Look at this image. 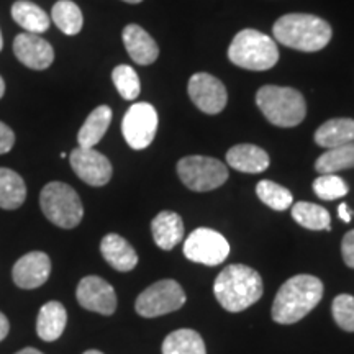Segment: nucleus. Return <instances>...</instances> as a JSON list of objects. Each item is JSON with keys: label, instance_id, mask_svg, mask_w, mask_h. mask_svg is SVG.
<instances>
[{"label": "nucleus", "instance_id": "obj_1", "mask_svg": "<svg viewBox=\"0 0 354 354\" xmlns=\"http://www.w3.org/2000/svg\"><path fill=\"white\" fill-rule=\"evenodd\" d=\"M323 297L322 281L310 274L290 277L277 292L272 304V320L292 325L302 320Z\"/></svg>", "mask_w": 354, "mask_h": 354}, {"label": "nucleus", "instance_id": "obj_28", "mask_svg": "<svg viewBox=\"0 0 354 354\" xmlns=\"http://www.w3.org/2000/svg\"><path fill=\"white\" fill-rule=\"evenodd\" d=\"M51 19L64 35L74 37L82 30L84 17L81 8L71 0H59L51 10Z\"/></svg>", "mask_w": 354, "mask_h": 354}, {"label": "nucleus", "instance_id": "obj_30", "mask_svg": "<svg viewBox=\"0 0 354 354\" xmlns=\"http://www.w3.org/2000/svg\"><path fill=\"white\" fill-rule=\"evenodd\" d=\"M112 81L117 87L118 94H120L125 100H135L138 99L141 84L136 71L127 64H120L113 69Z\"/></svg>", "mask_w": 354, "mask_h": 354}, {"label": "nucleus", "instance_id": "obj_26", "mask_svg": "<svg viewBox=\"0 0 354 354\" xmlns=\"http://www.w3.org/2000/svg\"><path fill=\"white\" fill-rule=\"evenodd\" d=\"M292 218H294L300 227L307 230H328L331 228V218L328 210L317 203L310 202H297L292 205Z\"/></svg>", "mask_w": 354, "mask_h": 354}, {"label": "nucleus", "instance_id": "obj_27", "mask_svg": "<svg viewBox=\"0 0 354 354\" xmlns=\"http://www.w3.org/2000/svg\"><path fill=\"white\" fill-rule=\"evenodd\" d=\"M354 167V141L328 149L317 159L315 169L320 174H336L338 171Z\"/></svg>", "mask_w": 354, "mask_h": 354}, {"label": "nucleus", "instance_id": "obj_3", "mask_svg": "<svg viewBox=\"0 0 354 354\" xmlns=\"http://www.w3.org/2000/svg\"><path fill=\"white\" fill-rule=\"evenodd\" d=\"M274 38L297 51H320L331 39V26L320 17L310 13H289L281 17L272 28Z\"/></svg>", "mask_w": 354, "mask_h": 354}, {"label": "nucleus", "instance_id": "obj_12", "mask_svg": "<svg viewBox=\"0 0 354 354\" xmlns=\"http://www.w3.org/2000/svg\"><path fill=\"white\" fill-rule=\"evenodd\" d=\"M69 161L79 179L92 185V187H102L112 179L113 169L109 158H105L95 148H81L79 146L71 151Z\"/></svg>", "mask_w": 354, "mask_h": 354}, {"label": "nucleus", "instance_id": "obj_13", "mask_svg": "<svg viewBox=\"0 0 354 354\" xmlns=\"http://www.w3.org/2000/svg\"><path fill=\"white\" fill-rule=\"evenodd\" d=\"M76 297L81 307L100 315H112L117 310V294L113 287L99 276L84 277L77 286Z\"/></svg>", "mask_w": 354, "mask_h": 354}, {"label": "nucleus", "instance_id": "obj_18", "mask_svg": "<svg viewBox=\"0 0 354 354\" xmlns=\"http://www.w3.org/2000/svg\"><path fill=\"white\" fill-rule=\"evenodd\" d=\"M227 162L240 172L259 174L269 167V154L256 145H236L227 153Z\"/></svg>", "mask_w": 354, "mask_h": 354}, {"label": "nucleus", "instance_id": "obj_29", "mask_svg": "<svg viewBox=\"0 0 354 354\" xmlns=\"http://www.w3.org/2000/svg\"><path fill=\"white\" fill-rule=\"evenodd\" d=\"M256 194H258L261 202L277 212L287 210L294 202V196H292L290 190L272 183V180H261L256 185Z\"/></svg>", "mask_w": 354, "mask_h": 354}, {"label": "nucleus", "instance_id": "obj_23", "mask_svg": "<svg viewBox=\"0 0 354 354\" xmlns=\"http://www.w3.org/2000/svg\"><path fill=\"white\" fill-rule=\"evenodd\" d=\"M12 17L26 33L41 35L50 28L51 19L41 7L28 0H19L12 6Z\"/></svg>", "mask_w": 354, "mask_h": 354}, {"label": "nucleus", "instance_id": "obj_22", "mask_svg": "<svg viewBox=\"0 0 354 354\" xmlns=\"http://www.w3.org/2000/svg\"><path fill=\"white\" fill-rule=\"evenodd\" d=\"M110 122H112V109L107 105H100V107L92 110L77 133L79 146L81 148H95V145L107 133Z\"/></svg>", "mask_w": 354, "mask_h": 354}, {"label": "nucleus", "instance_id": "obj_34", "mask_svg": "<svg viewBox=\"0 0 354 354\" xmlns=\"http://www.w3.org/2000/svg\"><path fill=\"white\" fill-rule=\"evenodd\" d=\"M342 254L346 266L354 269V230L344 234L342 241Z\"/></svg>", "mask_w": 354, "mask_h": 354}, {"label": "nucleus", "instance_id": "obj_10", "mask_svg": "<svg viewBox=\"0 0 354 354\" xmlns=\"http://www.w3.org/2000/svg\"><path fill=\"white\" fill-rule=\"evenodd\" d=\"M230 245L223 234L212 228H197L184 243V256L194 263L218 266L228 258Z\"/></svg>", "mask_w": 354, "mask_h": 354}, {"label": "nucleus", "instance_id": "obj_16", "mask_svg": "<svg viewBox=\"0 0 354 354\" xmlns=\"http://www.w3.org/2000/svg\"><path fill=\"white\" fill-rule=\"evenodd\" d=\"M122 37L128 55H130V57L136 64L148 66L158 59L159 48L156 41L140 25H127Z\"/></svg>", "mask_w": 354, "mask_h": 354}, {"label": "nucleus", "instance_id": "obj_9", "mask_svg": "<svg viewBox=\"0 0 354 354\" xmlns=\"http://www.w3.org/2000/svg\"><path fill=\"white\" fill-rule=\"evenodd\" d=\"M158 131V112L148 102L133 104L122 122V133L133 149H145L153 143Z\"/></svg>", "mask_w": 354, "mask_h": 354}, {"label": "nucleus", "instance_id": "obj_21", "mask_svg": "<svg viewBox=\"0 0 354 354\" xmlns=\"http://www.w3.org/2000/svg\"><path fill=\"white\" fill-rule=\"evenodd\" d=\"M354 141V120L353 118H333L325 122L315 131V143L322 148L331 149Z\"/></svg>", "mask_w": 354, "mask_h": 354}, {"label": "nucleus", "instance_id": "obj_37", "mask_svg": "<svg viewBox=\"0 0 354 354\" xmlns=\"http://www.w3.org/2000/svg\"><path fill=\"white\" fill-rule=\"evenodd\" d=\"M15 354H43V353L38 351V349H35V348H24V349H20V351H17Z\"/></svg>", "mask_w": 354, "mask_h": 354}, {"label": "nucleus", "instance_id": "obj_17", "mask_svg": "<svg viewBox=\"0 0 354 354\" xmlns=\"http://www.w3.org/2000/svg\"><path fill=\"white\" fill-rule=\"evenodd\" d=\"M100 253L113 269L120 272L131 271L138 264V254L135 248L117 233L105 234L100 243Z\"/></svg>", "mask_w": 354, "mask_h": 354}, {"label": "nucleus", "instance_id": "obj_20", "mask_svg": "<svg viewBox=\"0 0 354 354\" xmlns=\"http://www.w3.org/2000/svg\"><path fill=\"white\" fill-rule=\"evenodd\" d=\"M153 240L161 250L169 251L184 238L183 218L174 212H161L151 221Z\"/></svg>", "mask_w": 354, "mask_h": 354}, {"label": "nucleus", "instance_id": "obj_11", "mask_svg": "<svg viewBox=\"0 0 354 354\" xmlns=\"http://www.w3.org/2000/svg\"><path fill=\"white\" fill-rule=\"evenodd\" d=\"M189 95L198 110L207 115H216L227 107L228 94L220 79L207 73H197L189 81Z\"/></svg>", "mask_w": 354, "mask_h": 354}, {"label": "nucleus", "instance_id": "obj_8", "mask_svg": "<svg viewBox=\"0 0 354 354\" xmlns=\"http://www.w3.org/2000/svg\"><path fill=\"white\" fill-rule=\"evenodd\" d=\"M184 304L185 294L179 282L165 279L141 292L135 302V310L145 318H156L176 312Z\"/></svg>", "mask_w": 354, "mask_h": 354}, {"label": "nucleus", "instance_id": "obj_14", "mask_svg": "<svg viewBox=\"0 0 354 354\" xmlns=\"http://www.w3.org/2000/svg\"><path fill=\"white\" fill-rule=\"evenodd\" d=\"M13 53L21 64L35 71L48 69L55 61V50L51 44L35 33L17 35Z\"/></svg>", "mask_w": 354, "mask_h": 354}, {"label": "nucleus", "instance_id": "obj_31", "mask_svg": "<svg viewBox=\"0 0 354 354\" xmlns=\"http://www.w3.org/2000/svg\"><path fill=\"white\" fill-rule=\"evenodd\" d=\"M313 190L323 201H336L348 194V184L336 174H322L313 180Z\"/></svg>", "mask_w": 354, "mask_h": 354}, {"label": "nucleus", "instance_id": "obj_38", "mask_svg": "<svg viewBox=\"0 0 354 354\" xmlns=\"http://www.w3.org/2000/svg\"><path fill=\"white\" fill-rule=\"evenodd\" d=\"M3 94H6V82H3V79L0 77V99H2Z\"/></svg>", "mask_w": 354, "mask_h": 354}, {"label": "nucleus", "instance_id": "obj_33", "mask_svg": "<svg viewBox=\"0 0 354 354\" xmlns=\"http://www.w3.org/2000/svg\"><path fill=\"white\" fill-rule=\"evenodd\" d=\"M15 145V133L8 125L0 122V154H6L10 151Z\"/></svg>", "mask_w": 354, "mask_h": 354}, {"label": "nucleus", "instance_id": "obj_6", "mask_svg": "<svg viewBox=\"0 0 354 354\" xmlns=\"http://www.w3.org/2000/svg\"><path fill=\"white\" fill-rule=\"evenodd\" d=\"M44 216L59 228H76L82 221L84 207L77 192L64 183L46 184L39 196Z\"/></svg>", "mask_w": 354, "mask_h": 354}, {"label": "nucleus", "instance_id": "obj_32", "mask_svg": "<svg viewBox=\"0 0 354 354\" xmlns=\"http://www.w3.org/2000/svg\"><path fill=\"white\" fill-rule=\"evenodd\" d=\"M333 318L336 325L344 331H354V297L349 294H342L333 300Z\"/></svg>", "mask_w": 354, "mask_h": 354}, {"label": "nucleus", "instance_id": "obj_5", "mask_svg": "<svg viewBox=\"0 0 354 354\" xmlns=\"http://www.w3.org/2000/svg\"><path fill=\"white\" fill-rule=\"evenodd\" d=\"M230 61L248 71H268L279 61L277 44L258 30H241L228 48Z\"/></svg>", "mask_w": 354, "mask_h": 354}, {"label": "nucleus", "instance_id": "obj_24", "mask_svg": "<svg viewBox=\"0 0 354 354\" xmlns=\"http://www.w3.org/2000/svg\"><path fill=\"white\" fill-rule=\"evenodd\" d=\"M26 184L19 172L0 167V209L15 210L24 205Z\"/></svg>", "mask_w": 354, "mask_h": 354}, {"label": "nucleus", "instance_id": "obj_39", "mask_svg": "<svg viewBox=\"0 0 354 354\" xmlns=\"http://www.w3.org/2000/svg\"><path fill=\"white\" fill-rule=\"evenodd\" d=\"M84 354H104V353H100V351H97V349H88V351H86Z\"/></svg>", "mask_w": 354, "mask_h": 354}, {"label": "nucleus", "instance_id": "obj_36", "mask_svg": "<svg viewBox=\"0 0 354 354\" xmlns=\"http://www.w3.org/2000/svg\"><path fill=\"white\" fill-rule=\"evenodd\" d=\"M338 215H339V218L344 221V223H349L353 218V212L349 210V207L346 205V203H342V205L338 207Z\"/></svg>", "mask_w": 354, "mask_h": 354}, {"label": "nucleus", "instance_id": "obj_15", "mask_svg": "<svg viewBox=\"0 0 354 354\" xmlns=\"http://www.w3.org/2000/svg\"><path fill=\"white\" fill-rule=\"evenodd\" d=\"M51 274V259L43 251H32L17 261L12 269L13 282L20 289H38Z\"/></svg>", "mask_w": 354, "mask_h": 354}, {"label": "nucleus", "instance_id": "obj_35", "mask_svg": "<svg viewBox=\"0 0 354 354\" xmlns=\"http://www.w3.org/2000/svg\"><path fill=\"white\" fill-rule=\"evenodd\" d=\"M8 331H10V323H8V318L0 312V342L7 338Z\"/></svg>", "mask_w": 354, "mask_h": 354}, {"label": "nucleus", "instance_id": "obj_4", "mask_svg": "<svg viewBox=\"0 0 354 354\" xmlns=\"http://www.w3.org/2000/svg\"><path fill=\"white\" fill-rule=\"evenodd\" d=\"M256 104L272 125L282 128L297 127L307 115L304 95L292 87H261L256 94Z\"/></svg>", "mask_w": 354, "mask_h": 354}, {"label": "nucleus", "instance_id": "obj_2", "mask_svg": "<svg viewBox=\"0 0 354 354\" xmlns=\"http://www.w3.org/2000/svg\"><path fill=\"white\" fill-rule=\"evenodd\" d=\"M214 294L228 312H243L258 302L263 295V279L259 272L245 264H232L218 274Z\"/></svg>", "mask_w": 354, "mask_h": 354}, {"label": "nucleus", "instance_id": "obj_25", "mask_svg": "<svg viewBox=\"0 0 354 354\" xmlns=\"http://www.w3.org/2000/svg\"><path fill=\"white\" fill-rule=\"evenodd\" d=\"M162 354H207V349L197 331L180 328L166 336Z\"/></svg>", "mask_w": 354, "mask_h": 354}, {"label": "nucleus", "instance_id": "obj_7", "mask_svg": "<svg viewBox=\"0 0 354 354\" xmlns=\"http://www.w3.org/2000/svg\"><path fill=\"white\" fill-rule=\"evenodd\" d=\"M177 174L185 187L194 192H209L218 189L228 179L223 162L209 156H185L177 162Z\"/></svg>", "mask_w": 354, "mask_h": 354}, {"label": "nucleus", "instance_id": "obj_19", "mask_svg": "<svg viewBox=\"0 0 354 354\" xmlns=\"http://www.w3.org/2000/svg\"><path fill=\"white\" fill-rule=\"evenodd\" d=\"M68 312L57 300L46 302L39 308L37 318V333L43 342H56L64 333Z\"/></svg>", "mask_w": 354, "mask_h": 354}, {"label": "nucleus", "instance_id": "obj_40", "mask_svg": "<svg viewBox=\"0 0 354 354\" xmlns=\"http://www.w3.org/2000/svg\"><path fill=\"white\" fill-rule=\"evenodd\" d=\"M123 2H128V3H140V2H143V0H123Z\"/></svg>", "mask_w": 354, "mask_h": 354}, {"label": "nucleus", "instance_id": "obj_41", "mask_svg": "<svg viewBox=\"0 0 354 354\" xmlns=\"http://www.w3.org/2000/svg\"><path fill=\"white\" fill-rule=\"evenodd\" d=\"M3 48V39H2V32H0V51H2Z\"/></svg>", "mask_w": 354, "mask_h": 354}]
</instances>
